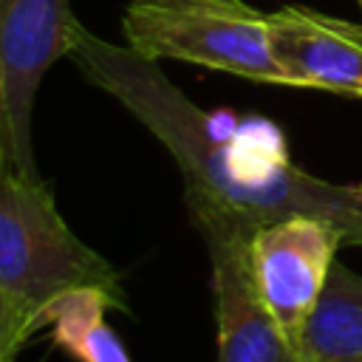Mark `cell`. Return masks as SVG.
Wrapping results in <instances>:
<instances>
[{
	"mask_svg": "<svg viewBox=\"0 0 362 362\" xmlns=\"http://www.w3.org/2000/svg\"><path fill=\"white\" fill-rule=\"evenodd\" d=\"M68 59L173 156L204 246L249 243L260 226L291 215L322 218L339 229L345 246H362V184H334L300 170L269 122H218L158 62L102 40L79 20Z\"/></svg>",
	"mask_w": 362,
	"mask_h": 362,
	"instance_id": "cell-1",
	"label": "cell"
},
{
	"mask_svg": "<svg viewBox=\"0 0 362 362\" xmlns=\"http://www.w3.org/2000/svg\"><path fill=\"white\" fill-rule=\"evenodd\" d=\"M99 288L130 314L119 272L65 223L45 178L0 167V362H14L48 303Z\"/></svg>",
	"mask_w": 362,
	"mask_h": 362,
	"instance_id": "cell-2",
	"label": "cell"
},
{
	"mask_svg": "<svg viewBox=\"0 0 362 362\" xmlns=\"http://www.w3.org/2000/svg\"><path fill=\"white\" fill-rule=\"evenodd\" d=\"M124 45L158 59H181L249 82L288 85L272 51L269 11L243 0H130Z\"/></svg>",
	"mask_w": 362,
	"mask_h": 362,
	"instance_id": "cell-3",
	"label": "cell"
},
{
	"mask_svg": "<svg viewBox=\"0 0 362 362\" xmlns=\"http://www.w3.org/2000/svg\"><path fill=\"white\" fill-rule=\"evenodd\" d=\"M71 0H0V167L42 178L31 116L45 71L71 51Z\"/></svg>",
	"mask_w": 362,
	"mask_h": 362,
	"instance_id": "cell-4",
	"label": "cell"
},
{
	"mask_svg": "<svg viewBox=\"0 0 362 362\" xmlns=\"http://www.w3.org/2000/svg\"><path fill=\"white\" fill-rule=\"evenodd\" d=\"M339 246H345L339 229L314 215L280 218L260 226L249 240L255 291L294 348L328 283Z\"/></svg>",
	"mask_w": 362,
	"mask_h": 362,
	"instance_id": "cell-5",
	"label": "cell"
},
{
	"mask_svg": "<svg viewBox=\"0 0 362 362\" xmlns=\"http://www.w3.org/2000/svg\"><path fill=\"white\" fill-rule=\"evenodd\" d=\"M269 34L288 85L362 99V20L294 3L269 11Z\"/></svg>",
	"mask_w": 362,
	"mask_h": 362,
	"instance_id": "cell-6",
	"label": "cell"
},
{
	"mask_svg": "<svg viewBox=\"0 0 362 362\" xmlns=\"http://www.w3.org/2000/svg\"><path fill=\"white\" fill-rule=\"evenodd\" d=\"M218 320V362H300L291 339L260 303L249 274V243H206Z\"/></svg>",
	"mask_w": 362,
	"mask_h": 362,
	"instance_id": "cell-7",
	"label": "cell"
},
{
	"mask_svg": "<svg viewBox=\"0 0 362 362\" xmlns=\"http://www.w3.org/2000/svg\"><path fill=\"white\" fill-rule=\"evenodd\" d=\"M294 351L300 362H362V274L334 263Z\"/></svg>",
	"mask_w": 362,
	"mask_h": 362,
	"instance_id": "cell-8",
	"label": "cell"
},
{
	"mask_svg": "<svg viewBox=\"0 0 362 362\" xmlns=\"http://www.w3.org/2000/svg\"><path fill=\"white\" fill-rule=\"evenodd\" d=\"M116 311L99 288H76L45 305L40 328L48 325L54 342L76 362H130L122 339L105 314Z\"/></svg>",
	"mask_w": 362,
	"mask_h": 362,
	"instance_id": "cell-9",
	"label": "cell"
}]
</instances>
